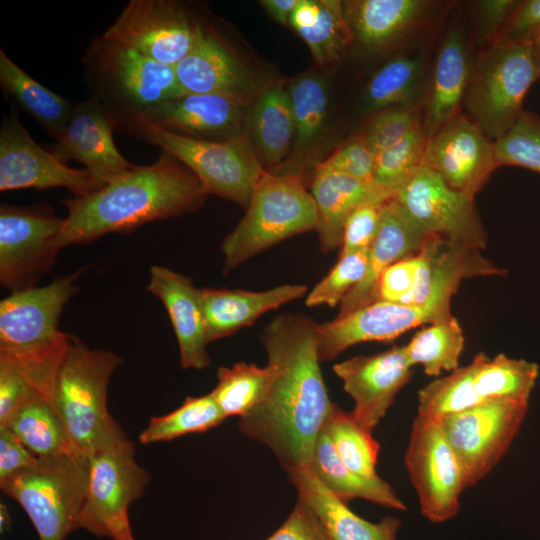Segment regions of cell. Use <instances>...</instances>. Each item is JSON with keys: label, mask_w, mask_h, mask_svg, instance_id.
Instances as JSON below:
<instances>
[{"label": "cell", "mask_w": 540, "mask_h": 540, "mask_svg": "<svg viewBox=\"0 0 540 540\" xmlns=\"http://www.w3.org/2000/svg\"><path fill=\"white\" fill-rule=\"evenodd\" d=\"M368 251L339 255L330 272L307 294L308 307L327 305L335 307L364 278L368 265Z\"/></svg>", "instance_id": "bcb514c9"}, {"label": "cell", "mask_w": 540, "mask_h": 540, "mask_svg": "<svg viewBox=\"0 0 540 540\" xmlns=\"http://www.w3.org/2000/svg\"><path fill=\"white\" fill-rule=\"evenodd\" d=\"M63 219L45 205L0 206V283L16 292L37 286L60 252Z\"/></svg>", "instance_id": "7c38bea8"}, {"label": "cell", "mask_w": 540, "mask_h": 540, "mask_svg": "<svg viewBox=\"0 0 540 540\" xmlns=\"http://www.w3.org/2000/svg\"><path fill=\"white\" fill-rule=\"evenodd\" d=\"M286 473L298 497L320 518L330 540H399V518L385 516L378 522L367 521L329 492L309 467L294 468Z\"/></svg>", "instance_id": "f1b7e54d"}, {"label": "cell", "mask_w": 540, "mask_h": 540, "mask_svg": "<svg viewBox=\"0 0 540 540\" xmlns=\"http://www.w3.org/2000/svg\"><path fill=\"white\" fill-rule=\"evenodd\" d=\"M116 124L94 100L77 104L61 134L48 150L61 162L76 160L99 182L107 185L135 168L114 144Z\"/></svg>", "instance_id": "7402d4cb"}, {"label": "cell", "mask_w": 540, "mask_h": 540, "mask_svg": "<svg viewBox=\"0 0 540 540\" xmlns=\"http://www.w3.org/2000/svg\"><path fill=\"white\" fill-rule=\"evenodd\" d=\"M208 195L189 168L162 151L154 163L136 165L90 195L62 200L68 214L57 245L62 249L89 243L108 233L180 216L196 210Z\"/></svg>", "instance_id": "7a4b0ae2"}, {"label": "cell", "mask_w": 540, "mask_h": 540, "mask_svg": "<svg viewBox=\"0 0 540 540\" xmlns=\"http://www.w3.org/2000/svg\"><path fill=\"white\" fill-rule=\"evenodd\" d=\"M475 366L474 386L483 401H529L539 375V366L525 359L503 353L493 358L483 352L472 360Z\"/></svg>", "instance_id": "e575fe53"}, {"label": "cell", "mask_w": 540, "mask_h": 540, "mask_svg": "<svg viewBox=\"0 0 540 540\" xmlns=\"http://www.w3.org/2000/svg\"><path fill=\"white\" fill-rule=\"evenodd\" d=\"M11 527V516L7 507L1 503L0 504V531L1 534L6 533Z\"/></svg>", "instance_id": "680465c9"}, {"label": "cell", "mask_w": 540, "mask_h": 540, "mask_svg": "<svg viewBox=\"0 0 540 540\" xmlns=\"http://www.w3.org/2000/svg\"><path fill=\"white\" fill-rule=\"evenodd\" d=\"M294 117L295 136L291 154L276 174L301 177L311 162L310 153L325 128L328 115V89L322 77L305 74L295 79L288 88ZM302 178V177H301Z\"/></svg>", "instance_id": "4dcf8cb0"}, {"label": "cell", "mask_w": 540, "mask_h": 540, "mask_svg": "<svg viewBox=\"0 0 540 540\" xmlns=\"http://www.w3.org/2000/svg\"><path fill=\"white\" fill-rule=\"evenodd\" d=\"M246 209L221 244L226 273L287 238L315 230L317 224L314 199L295 175L266 171Z\"/></svg>", "instance_id": "8992f818"}, {"label": "cell", "mask_w": 540, "mask_h": 540, "mask_svg": "<svg viewBox=\"0 0 540 540\" xmlns=\"http://www.w3.org/2000/svg\"><path fill=\"white\" fill-rule=\"evenodd\" d=\"M105 185L87 169H75L39 146L21 124L12 103L0 129V191L18 189H68L74 197H85Z\"/></svg>", "instance_id": "e0dca14e"}, {"label": "cell", "mask_w": 540, "mask_h": 540, "mask_svg": "<svg viewBox=\"0 0 540 540\" xmlns=\"http://www.w3.org/2000/svg\"><path fill=\"white\" fill-rule=\"evenodd\" d=\"M385 202L362 205L350 214L343 227L339 255L370 249L379 230Z\"/></svg>", "instance_id": "681fc988"}, {"label": "cell", "mask_w": 540, "mask_h": 540, "mask_svg": "<svg viewBox=\"0 0 540 540\" xmlns=\"http://www.w3.org/2000/svg\"><path fill=\"white\" fill-rule=\"evenodd\" d=\"M266 540H330L320 518L301 497L285 522Z\"/></svg>", "instance_id": "816d5d0a"}, {"label": "cell", "mask_w": 540, "mask_h": 540, "mask_svg": "<svg viewBox=\"0 0 540 540\" xmlns=\"http://www.w3.org/2000/svg\"><path fill=\"white\" fill-rule=\"evenodd\" d=\"M422 255L420 250L405 257L383 271L374 292L373 302L385 301L409 305L421 273Z\"/></svg>", "instance_id": "7dc6e473"}, {"label": "cell", "mask_w": 540, "mask_h": 540, "mask_svg": "<svg viewBox=\"0 0 540 540\" xmlns=\"http://www.w3.org/2000/svg\"><path fill=\"white\" fill-rule=\"evenodd\" d=\"M428 236L394 197L387 200L382 207L378 233L369 249L365 276L342 300L338 316L372 303L383 271L393 263L416 254Z\"/></svg>", "instance_id": "484cf974"}, {"label": "cell", "mask_w": 540, "mask_h": 540, "mask_svg": "<svg viewBox=\"0 0 540 540\" xmlns=\"http://www.w3.org/2000/svg\"><path fill=\"white\" fill-rule=\"evenodd\" d=\"M421 124V105L416 102L373 113L359 133L372 153L393 146Z\"/></svg>", "instance_id": "f6af8a7d"}, {"label": "cell", "mask_w": 540, "mask_h": 540, "mask_svg": "<svg viewBox=\"0 0 540 540\" xmlns=\"http://www.w3.org/2000/svg\"><path fill=\"white\" fill-rule=\"evenodd\" d=\"M0 87L6 98L30 115L54 140L61 134L77 101L43 86L0 50Z\"/></svg>", "instance_id": "1f68e13d"}, {"label": "cell", "mask_w": 540, "mask_h": 540, "mask_svg": "<svg viewBox=\"0 0 540 540\" xmlns=\"http://www.w3.org/2000/svg\"><path fill=\"white\" fill-rule=\"evenodd\" d=\"M412 367L404 346L374 355L355 356L333 366L345 392L354 400L351 413L364 430L372 433L386 415L410 380Z\"/></svg>", "instance_id": "ffe728a7"}, {"label": "cell", "mask_w": 540, "mask_h": 540, "mask_svg": "<svg viewBox=\"0 0 540 540\" xmlns=\"http://www.w3.org/2000/svg\"><path fill=\"white\" fill-rule=\"evenodd\" d=\"M87 479V455L72 450L39 458L31 467L0 480V488L24 509L40 540H64L77 530Z\"/></svg>", "instance_id": "52a82bcc"}, {"label": "cell", "mask_w": 540, "mask_h": 540, "mask_svg": "<svg viewBox=\"0 0 540 540\" xmlns=\"http://www.w3.org/2000/svg\"><path fill=\"white\" fill-rule=\"evenodd\" d=\"M519 0H480L473 2L476 30L487 47L494 43ZM483 47V48H484Z\"/></svg>", "instance_id": "db71d44e"}, {"label": "cell", "mask_w": 540, "mask_h": 540, "mask_svg": "<svg viewBox=\"0 0 540 540\" xmlns=\"http://www.w3.org/2000/svg\"><path fill=\"white\" fill-rule=\"evenodd\" d=\"M318 164L361 181L374 182L375 155L360 134L352 136Z\"/></svg>", "instance_id": "c3c4849f"}, {"label": "cell", "mask_w": 540, "mask_h": 540, "mask_svg": "<svg viewBox=\"0 0 540 540\" xmlns=\"http://www.w3.org/2000/svg\"><path fill=\"white\" fill-rule=\"evenodd\" d=\"M88 479L76 529L99 538L135 540L128 510L147 488L149 473L136 461L125 433L87 455Z\"/></svg>", "instance_id": "9c48e42d"}, {"label": "cell", "mask_w": 540, "mask_h": 540, "mask_svg": "<svg viewBox=\"0 0 540 540\" xmlns=\"http://www.w3.org/2000/svg\"><path fill=\"white\" fill-rule=\"evenodd\" d=\"M528 406L529 401L489 400L439 418L457 457L464 490L481 481L502 459Z\"/></svg>", "instance_id": "8fae6325"}, {"label": "cell", "mask_w": 540, "mask_h": 540, "mask_svg": "<svg viewBox=\"0 0 540 540\" xmlns=\"http://www.w3.org/2000/svg\"><path fill=\"white\" fill-rule=\"evenodd\" d=\"M299 0H262L261 6L278 23L289 25L292 11Z\"/></svg>", "instance_id": "6f0895ef"}, {"label": "cell", "mask_w": 540, "mask_h": 540, "mask_svg": "<svg viewBox=\"0 0 540 540\" xmlns=\"http://www.w3.org/2000/svg\"><path fill=\"white\" fill-rule=\"evenodd\" d=\"M82 65L88 98L125 133L163 103L185 94L175 66L157 62L103 35L91 40Z\"/></svg>", "instance_id": "277c9868"}, {"label": "cell", "mask_w": 540, "mask_h": 540, "mask_svg": "<svg viewBox=\"0 0 540 540\" xmlns=\"http://www.w3.org/2000/svg\"><path fill=\"white\" fill-rule=\"evenodd\" d=\"M272 377L269 365L237 362L230 367H219L217 385L210 392L228 418L248 414L263 399Z\"/></svg>", "instance_id": "f35d334b"}, {"label": "cell", "mask_w": 540, "mask_h": 540, "mask_svg": "<svg viewBox=\"0 0 540 540\" xmlns=\"http://www.w3.org/2000/svg\"><path fill=\"white\" fill-rule=\"evenodd\" d=\"M175 70L185 94L216 93L253 100L261 91L231 45L202 16L194 45Z\"/></svg>", "instance_id": "44dd1931"}, {"label": "cell", "mask_w": 540, "mask_h": 540, "mask_svg": "<svg viewBox=\"0 0 540 540\" xmlns=\"http://www.w3.org/2000/svg\"><path fill=\"white\" fill-rule=\"evenodd\" d=\"M309 468L329 492L345 503L361 498L386 508L406 510L387 481L381 477L365 479L351 471L337 455L324 428L315 442Z\"/></svg>", "instance_id": "d6a6232c"}, {"label": "cell", "mask_w": 540, "mask_h": 540, "mask_svg": "<svg viewBox=\"0 0 540 540\" xmlns=\"http://www.w3.org/2000/svg\"><path fill=\"white\" fill-rule=\"evenodd\" d=\"M261 341L272 377L262 401L239 420L241 432L269 448L285 472L310 467L314 445L334 405L320 369L315 323L283 313Z\"/></svg>", "instance_id": "6da1fadb"}, {"label": "cell", "mask_w": 540, "mask_h": 540, "mask_svg": "<svg viewBox=\"0 0 540 540\" xmlns=\"http://www.w3.org/2000/svg\"><path fill=\"white\" fill-rule=\"evenodd\" d=\"M306 292L302 284H283L265 291L200 288L207 340L210 343L232 335Z\"/></svg>", "instance_id": "83f0119b"}, {"label": "cell", "mask_w": 540, "mask_h": 540, "mask_svg": "<svg viewBox=\"0 0 540 540\" xmlns=\"http://www.w3.org/2000/svg\"><path fill=\"white\" fill-rule=\"evenodd\" d=\"M83 269L44 286L12 292L0 302V356L10 359L38 392L51 398L71 335L58 329Z\"/></svg>", "instance_id": "3957f363"}, {"label": "cell", "mask_w": 540, "mask_h": 540, "mask_svg": "<svg viewBox=\"0 0 540 540\" xmlns=\"http://www.w3.org/2000/svg\"><path fill=\"white\" fill-rule=\"evenodd\" d=\"M453 295L442 293L421 305L375 301L332 321L315 323L319 359L332 360L358 343L391 341L414 327L446 318L452 315Z\"/></svg>", "instance_id": "2e32d148"}, {"label": "cell", "mask_w": 540, "mask_h": 540, "mask_svg": "<svg viewBox=\"0 0 540 540\" xmlns=\"http://www.w3.org/2000/svg\"><path fill=\"white\" fill-rule=\"evenodd\" d=\"M122 362L116 353L91 349L71 335L50 400L72 447L85 455L125 433L108 410L109 381Z\"/></svg>", "instance_id": "5b68a950"}, {"label": "cell", "mask_w": 540, "mask_h": 540, "mask_svg": "<svg viewBox=\"0 0 540 540\" xmlns=\"http://www.w3.org/2000/svg\"><path fill=\"white\" fill-rule=\"evenodd\" d=\"M473 57L463 29L453 23L437 52L421 105V126L426 137L463 111Z\"/></svg>", "instance_id": "d4e9b609"}, {"label": "cell", "mask_w": 540, "mask_h": 540, "mask_svg": "<svg viewBox=\"0 0 540 540\" xmlns=\"http://www.w3.org/2000/svg\"><path fill=\"white\" fill-rule=\"evenodd\" d=\"M199 18L178 1L131 0L102 35L175 66L192 49Z\"/></svg>", "instance_id": "9a60e30c"}, {"label": "cell", "mask_w": 540, "mask_h": 540, "mask_svg": "<svg viewBox=\"0 0 540 540\" xmlns=\"http://www.w3.org/2000/svg\"><path fill=\"white\" fill-rule=\"evenodd\" d=\"M323 428L337 455L351 471L369 480L380 477L376 472L380 445L351 412L334 403Z\"/></svg>", "instance_id": "74e56055"}, {"label": "cell", "mask_w": 540, "mask_h": 540, "mask_svg": "<svg viewBox=\"0 0 540 540\" xmlns=\"http://www.w3.org/2000/svg\"><path fill=\"white\" fill-rule=\"evenodd\" d=\"M499 166H517L540 174V116L523 110L515 124L494 141Z\"/></svg>", "instance_id": "ee69618b"}, {"label": "cell", "mask_w": 540, "mask_h": 540, "mask_svg": "<svg viewBox=\"0 0 540 540\" xmlns=\"http://www.w3.org/2000/svg\"><path fill=\"white\" fill-rule=\"evenodd\" d=\"M448 2L434 0L343 1L354 42L382 53L400 48L422 34L446 12Z\"/></svg>", "instance_id": "d6986e66"}, {"label": "cell", "mask_w": 540, "mask_h": 540, "mask_svg": "<svg viewBox=\"0 0 540 540\" xmlns=\"http://www.w3.org/2000/svg\"><path fill=\"white\" fill-rule=\"evenodd\" d=\"M311 195L317 209L319 246L326 254L341 246L344 224L353 211L365 204L385 202L394 193L375 182L361 181L317 164Z\"/></svg>", "instance_id": "4316f807"}, {"label": "cell", "mask_w": 540, "mask_h": 540, "mask_svg": "<svg viewBox=\"0 0 540 540\" xmlns=\"http://www.w3.org/2000/svg\"><path fill=\"white\" fill-rule=\"evenodd\" d=\"M404 463L424 517L442 523L456 516L464 491L462 474L438 417L417 414Z\"/></svg>", "instance_id": "4fadbf2b"}, {"label": "cell", "mask_w": 540, "mask_h": 540, "mask_svg": "<svg viewBox=\"0 0 540 540\" xmlns=\"http://www.w3.org/2000/svg\"><path fill=\"white\" fill-rule=\"evenodd\" d=\"M252 145L267 171L281 167L289 158L295 136V125L288 90L275 82L254 97L248 113Z\"/></svg>", "instance_id": "f546056e"}, {"label": "cell", "mask_w": 540, "mask_h": 540, "mask_svg": "<svg viewBox=\"0 0 540 540\" xmlns=\"http://www.w3.org/2000/svg\"><path fill=\"white\" fill-rule=\"evenodd\" d=\"M424 64L421 53L398 54L386 61L366 85L367 106L374 113L393 106L416 103Z\"/></svg>", "instance_id": "8d00e7d4"}, {"label": "cell", "mask_w": 540, "mask_h": 540, "mask_svg": "<svg viewBox=\"0 0 540 540\" xmlns=\"http://www.w3.org/2000/svg\"><path fill=\"white\" fill-rule=\"evenodd\" d=\"M319 65L335 63L354 42L343 1L320 0V14L309 28L297 32Z\"/></svg>", "instance_id": "b9f144b4"}, {"label": "cell", "mask_w": 540, "mask_h": 540, "mask_svg": "<svg viewBox=\"0 0 540 540\" xmlns=\"http://www.w3.org/2000/svg\"><path fill=\"white\" fill-rule=\"evenodd\" d=\"M538 79L532 46L493 43L473 57L463 112L494 142L515 124Z\"/></svg>", "instance_id": "ba28073f"}, {"label": "cell", "mask_w": 540, "mask_h": 540, "mask_svg": "<svg viewBox=\"0 0 540 540\" xmlns=\"http://www.w3.org/2000/svg\"><path fill=\"white\" fill-rule=\"evenodd\" d=\"M35 390L14 362L0 356V426Z\"/></svg>", "instance_id": "f5cc1de1"}, {"label": "cell", "mask_w": 540, "mask_h": 540, "mask_svg": "<svg viewBox=\"0 0 540 540\" xmlns=\"http://www.w3.org/2000/svg\"><path fill=\"white\" fill-rule=\"evenodd\" d=\"M320 14V0H299L289 19V25L299 32L311 27Z\"/></svg>", "instance_id": "9f6ffc18"}, {"label": "cell", "mask_w": 540, "mask_h": 540, "mask_svg": "<svg viewBox=\"0 0 540 540\" xmlns=\"http://www.w3.org/2000/svg\"><path fill=\"white\" fill-rule=\"evenodd\" d=\"M474 374L471 362L424 386L418 393V413L440 418L485 402L476 393Z\"/></svg>", "instance_id": "60d3db41"}, {"label": "cell", "mask_w": 540, "mask_h": 540, "mask_svg": "<svg viewBox=\"0 0 540 540\" xmlns=\"http://www.w3.org/2000/svg\"><path fill=\"white\" fill-rule=\"evenodd\" d=\"M532 56L536 67L538 78L540 79V35L532 44Z\"/></svg>", "instance_id": "91938a15"}, {"label": "cell", "mask_w": 540, "mask_h": 540, "mask_svg": "<svg viewBox=\"0 0 540 540\" xmlns=\"http://www.w3.org/2000/svg\"><path fill=\"white\" fill-rule=\"evenodd\" d=\"M540 35V0H519L494 43L532 46Z\"/></svg>", "instance_id": "f907efd6"}, {"label": "cell", "mask_w": 540, "mask_h": 540, "mask_svg": "<svg viewBox=\"0 0 540 540\" xmlns=\"http://www.w3.org/2000/svg\"><path fill=\"white\" fill-rule=\"evenodd\" d=\"M464 344L463 330L457 318L450 315L424 326L404 349L413 366L422 365L427 376L436 377L459 367Z\"/></svg>", "instance_id": "d590c367"}, {"label": "cell", "mask_w": 540, "mask_h": 540, "mask_svg": "<svg viewBox=\"0 0 540 540\" xmlns=\"http://www.w3.org/2000/svg\"><path fill=\"white\" fill-rule=\"evenodd\" d=\"M174 156L200 180L208 194L247 207L257 183L267 171L247 135L207 141L175 134L149 123L128 132Z\"/></svg>", "instance_id": "30bf717a"}, {"label": "cell", "mask_w": 540, "mask_h": 540, "mask_svg": "<svg viewBox=\"0 0 540 540\" xmlns=\"http://www.w3.org/2000/svg\"><path fill=\"white\" fill-rule=\"evenodd\" d=\"M422 166L473 197L498 168L494 142L463 111L427 137Z\"/></svg>", "instance_id": "ac0fdd59"}, {"label": "cell", "mask_w": 540, "mask_h": 540, "mask_svg": "<svg viewBox=\"0 0 540 540\" xmlns=\"http://www.w3.org/2000/svg\"><path fill=\"white\" fill-rule=\"evenodd\" d=\"M38 460L8 428L0 427V480L31 467Z\"/></svg>", "instance_id": "11a10c76"}, {"label": "cell", "mask_w": 540, "mask_h": 540, "mask_svg": "<svg viewBox=\"0 0 540 540\" xmlns=\"http://www.w3.org/2000/svg\"><path fill=\"white\" fill-rule=\"evenodd\" d=\"M147 290L164 305L176 335L183 369L210 365L209 344L200 288L191 279L164 266L149 269Z\"/></svg>", "instance_id": "cb8c5ba5"}, {"label": "cell", "mask_w": 540, "mask_h": 540, "mask_svg": "<svg viewBox=\"0 0 540 540\" xmlns=\"http://www.w3.org/2000/svg\"><path fill=\"white\" fill-rule=\"evenodd\" d=\"M426 135L421 124L388 149L375 156L373 181L395 192L423 165Z\"/></svg>", "instance_id": "7bdbcfd3"}, {"label": "cell", "mask_w": 540, "mask_h": 540, "mask_svg": "<svg viewBox=\"0 0 540 540\" xmlns=\"http://www.w3.org/2000/svg\"><path fill=\"white\" fill-rule=\"evenodd\" d=\"M226 418L210 393L187 397L172 412L152 417L138 439L144 445L171 441L187 434L205 432L222 424Z\"/></svg>", "instance_id": "ab89813d"}, {"label": "cell", "mask_w": 540, "mask_h": 540, "mask_svg": "<svg viewBox=\"0 0 540 540\" xmlns=\"http://www.w3.org/2000/svg\"><path fill=\"white\" fill-rule=\"evenodd\" d=\"M0 427L8 428L41 459L75 450L51 400L36 390L27 396Z\"/></svg>", "instance_id": "836d02e7"}, {"label": "cell", "mask_w": 540, "mask_h": 540, "mask_svg": "<svg viewBox=\"0 0 540 540\" xmlns=\"http://www.w3.org/2000/svg\"><path fill=\"white\" fill-rule=\"evenodd\" d=\"M393 197L427 234L480 251L486 248L487 232L475 197L452 189L433 170L419 167Z\"/></svg>", "instance_id": "5bb4252c"}, {"label": "cell", "mask_w": 540, "mask_h": 540, "mask_svg": "<svg viewBox=\"0 0 540 540\" xmlns=\"http://www.w3.org/2000/svg\"><path fill=\"white\" fill-rule=\"evenodd\" d=\"M250 101L225 94L186 93L163 103L139 124L199 140H230L245 135L244 116Z\"/></svg>", "instance_id": "603a6c76"}]
</instances>
